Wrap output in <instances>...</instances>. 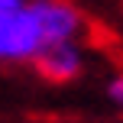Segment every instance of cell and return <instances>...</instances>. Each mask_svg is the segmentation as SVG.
Returning a JSON list of instances; mask_svg holds the SVG:
<instances>
[{
	"mask_svg": "<svg viewBox=\"0 0 123 123\" xmlns=\"http://www.w3.org/2000/svg\"><path fill=\"white\" fill-rule=\"evenodd\" d=\"M107 94H110V97L123 107V78H113V81H110V87H107Z\"/></svg>",
	"mask_w": 123,
	"mask_h": 123,
	"instance_id": "cell-4",
	"label": "cell"
},
{
	"mask_svg": "<svg viewBox=\"0 0 123 123\" xmlns=\"http://www.w3.org/2000/svg\"><path fill=\"white\" fill-rule=\"evenodd\" d=\"M29 10L45 36V45L49 42H71L81 29V13L68 0H36V3H29Z\"/></svg>",
	"mask_w": 123,
	"mask_h": 123,
	"instance_id": "cell-2",
	"label": "cell"
},
{
	"mask_svg": "<svg viewBox=\"0 0 123 123\" xmlns=\"http://www.w3.org/2000/svg\"><path fill=\"white\" fill-rule=\"evenodd\" d=\"M19 6H23V0H0V16H6V13L19 10Z\"/></svg>",
	"mask_w": 123,
	"mask_h": 123,
	"instance_id": "cell-5",
	"label": "cell"
},
{
	"mask_svg": "<svg viewBox=\"0 0 123 123\" xmlns=\"http://www.w3.org/2000/svg\"><path fill=\"white\" fill-rule=\"evenodd\" d=\"M42 45L45 36L26 3L0 16V62H32L42 52Z\"/></svg>",
	"mask_w": 123,
	"mask_h": 123,
	"instance_id": "cell-1",
	"label": "cell"
},
{
	"mask_svg": "<svg viewBox=\"0 0 123 123\" xmlns=\"http://www.w3.org/2000/svg\"><path fill=\"white\" fill-rule=\"evenodd\" d=\"M32 65H36V71L42 74L45 81H71L78 78L81 71V52L74 42H49L42 45V52H39L36 58H32Z\"/></svg>",
	"mask_w": 123,
	"mask_h": 123,
	"instance_id": "cell-3",
	"label": "cell"
}]
</instances>
